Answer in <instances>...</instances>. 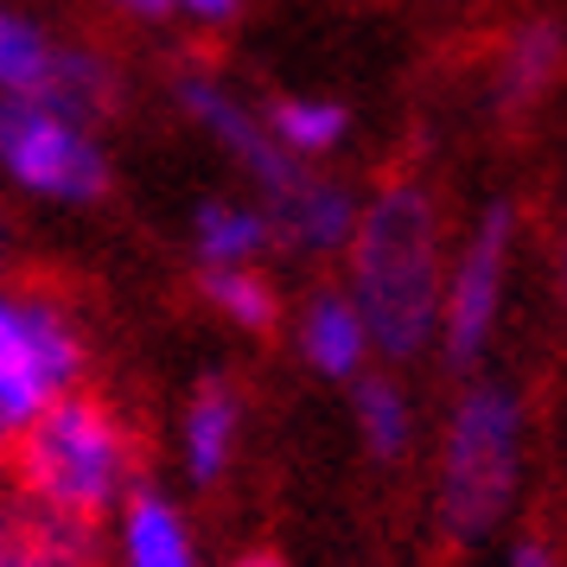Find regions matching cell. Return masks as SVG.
<instances>
[{
  "label": "cell",
  "instance_id": "19",
  "mask_svg": "<svg viewBox=\"0 0 567 567\" xmlns=\"http://www.w3.org/2000/svg\"><path fill=\"white\" fill-rule=\"evenodd\" d=\"M236 7H243V0H173V13L198 20V27H230Z\"/></svg>",
  "mask_w": 567,
  "mask_h": 567
},
{
  "label": "cell",
  "instance_id": "21",
  "mask_svg": "<svg viewBox=\"0 0 567 567\" xmlns=\"http://www.w3.org/2000/svg\"><path fill=\"white\" fill-rule=\"evenodd\" d=\"M122 13H134V20H166L173 13V0H115Z\"/></svg>",
  "mask_w": 567,
  "mask_h": 567
},
{
  "label": "cell",
  "instance_id": "18",
  "mask_svg": "<svg viewBox=\"0 0 567 567\" xmlns=\"http://www.w3.org/2000/svg\"><path fill=\"white\" fill-rule=\"evenodd\" d=\"M205 300L224 312L230 326H243V332H268L275 312H281L268 275H256V268H205Z\"/></svg>",
  "mask_w": 567,
  "mask_h": 567
},
{
  "label": "cell",
  "instance_id": "12",
  "mask_svg": "<svg viewBox=\"0 0 567 567\" xmlns=\"http://www.w3.org/2000/svg\"><path fill=\"white\" fill-rule=\"evenodd\" d=\"M555 71H561V27H555V20L516 27L504 58H497V109H504V115L536 109L542 96L555 90Z\"/></svg>",
  "mask_w": 567,
  "mask_h": 567
},
{
  "label": "cell",
  "instance_id": "3",
  "mask_svg": "<svg viewBox=\"0 0 567 567\" xmlns=\"http://www.w3.org/2000/svg\"><path fill=\"white\" fill-rule=\"evenodd\" d=\"M529 414L511 383H472L446 421L440 446V529L453 542H485L516 504Z\"/></svg>",
  "mask_w": 567,
  "mask_h": 567
},
{
  "label": "cell",
  "instance_id": "20",
  "mask_svg": "<svg viewBox=\"0 0 567 567\" xmlns=\"http://www.w3.org/2000/svg\"><path fill=\"white\" fill-rule=\"evenodd\" d=\"M511 567H561V555H555V548H548V542H516L511 548Z\"/></svg>",
  "mask_w": 567,
  "mask_h": 567
},
{
  "label": "cell",
  "instance_id": "9",
  "mask_svg": "<svg viewBox=\"0 0 567 567\" xmlns=\"http://www.w3.org/2000/svg\"><path fill=\"white\" fill-rule=\"evenodd\" d=\"M300 351H307V363L319 377H332V383H358L363 370H370V358H377L358 307H351L344 293L307 300V312H300Z\"/></svg>",
  "mask_w": 567,
  "mask_h": 567
},
{
  "label": "cell",
  "instance_id": "1",
  "mask_svg": "<svg viewBox=\"0 0 567 567\" xmlns=\"http://www.w3.org/2000/svg\"><path fill=\"white\" fill-rule=\"evenodd\" d=\"M344 261H351L344 300L358 307L370 351L395 363L427 351L440 332V281H446V236L434 198L414 179H395L377 198H363Z\"/></svg>",
  "mask_w": 567,
  "mask_h": 567
},
{
  "label": "cell",
  "instance_id": "11",
  "mask_svg": "<svg viewBox=\"0 0 567 567\" xmlns=\"http://www.w3.org/2000/svg\"><path fill=\"white\" fill-rule=\"evenodd\" d=\"M236 427H243V395L230 383H198V395L185 402V472L198 485H217L230 472V453H236Z\"/></svg>",
  "mask_w": 567,
  "mask_h": 567
},
{
  "label": "cell",
  "instance_id": "7",
  "mask_svg": "<svg viewBox=\"0 0 567 567\" xmlns=\"http://www.w3.org/2000/svg\"><path fill=\"white\" fill-rule=\"evenodd\" d=\"M261 217H268V243H287L300 256H344L351 224H358V198H351V185L300 166L281 192L261 198Z\"/></svg>",
  "mask_w": 567,
  "mask_h": 567
},
{
  "label": "cell",
  "instance_id": "5",
  "mask_svg": "<svg viewBox=\"0 0 567 567\" xmlns=\"http://www.w3.org/2000/svg\"><path fill=\"white\" fill-rule=\"evenodd\" d=\"M0 173L52 205H90L109 185L96 134L45 96H0Z\"/></svg>",
  "mask_w": 567,
  "mask_h": 567
},
{
  "label": "cell",
  "instance_id": "6",
  "mask_svg": "<svg viewBox=\"0 0 567 567\" xmlns=\"http://www.w3.org/2000/svg\"><path fill=\"white\" fill-rule=\"evenodd\" d=\"M511 256H516V210L511 205H485V217L472 224V236L460 243V256L446 261L440 281V351L453 363H478L485 358L497 312L511 293Z\"/></svg>",
  "mask_w": 567,
  "mask_h": 567
},
{
  "label": "cell",
  "instance_id": "15",
  "mask_svg": "<svg viewBox=\"0 0 567 567\" xmlns=\"http://www.w3.org/2000/svg\"><path fill=\"white\" fill-rule=\"evenodd\" d=\"M0 567H96V529L7 511V561Z\"/></svg>",
  "mask_w": 567,
  "mask_h": 567
},
{
  "label": "cell",
  "instance_id": "2",
  "mask_svg": "<svg viewBox=\"0 0 567 567\" xmlns=\"http://www.w3.org/2000/svg\"><path fill=\"white\" fill-rule=\"evenodd\" d=\"M7 465L20 485V511L96 529V516L134 491V434L115 402L71 389L27 427H13Z\"/></svg>",
  "mask_w": 567,
  "mask_h": 567
},
{
  "label": "cell",
  "instance_id": "25",
  "mask_svg": "<svg viewBox=\"0 0 567 567\" xmlns=\"http://www.w3.org/2000/svg\"><path fill=\"white\" fill-rule=\"evenodd\" d=\"M0 561H7V511H0Z\"/></svg>",
  "mask_w": 567,
  "mask_h": 567
},
{
  "label": "cell",
  "instance_id": "24",
  "mask_svg": "<svg viewBox=\"0 0 567 567\" xmlns=\"http://www.w3.org/2000/svg\"><path fill=\"white\" fill-rule=\"evenodd\" d=\"M7 446H13V427H7V421H0V465H7Z\"/></svg>",
  "mask_w": 567,
  "mask_h": 567
},
{
  "label": "cell",
  "instance_id": "4",
  "mask_svg": "<svg viewBox=\"0 0 567 567\" xmlns=\"http://www.w3.org/2000/svg\"><path fill=\"white\" fill-rule=\"evenodd\" d=\"M83 377L78 319L52 293L0 281V421L27 427L58 395H71Z\"/></svg>",
  "mask_w": 567,
  "mask_h": 567
},
{
  "label": "cell",
  "instance_id": "14",
  "mask_svg": "<svg viewBox=\"0 0 567 567\" xmlns=\"http://www.w3.org/2000/svg\"><path fill=\"white\" fill-rule=\"evenodd\" d=\"M261 128H268V141H275L293 166H312V159H326V154L344 147L351 115L338 103H326V96H287V103H275L261 115Z\"/></svg>",
  "mask_w": 567,
  "mask_h": 567
},
{
  "label": "cell",
  "instance_id": "23",
  "mask_svg": "<svg viewBox=\"0 0 567 567\" xmlns=\"http://www.w3.org/2000/svg\"><path fill=\"white\" fill-rule=\"evenodd\" d=\"M236 567H287V561H275V555H243Z\"/></svg>",
  "mask_w": 567,
  "mask_h": 567
},
{
  "label": "cell",
  "instance_id": "16",
  "mask_svg": "<svg viewBox=\"0 0 567 567\" xmlns=\"http://www.w3.org/2000/svg\"><path fill=\"white\" fill-rule=\"evenodd\" d=\"M351 409H358L363 446H370L377 460H402V453H409L414 402H409V389L395 383V377H370V370H363L358 383H351Z\"/></svg>",
  "mask_w": 567,
  "mask_h": 567
},
{
  "label": "cell",
  "instance_id": "17",
  "mask_svg": "<svg viewBox=\"0 0 567 567\" xmlns=\"http://www.w3.org/2000/svg\"><path fill=\"white\" fill-rule=\"evenodd\" d=\"M58 52H64V45L45 39L27 13L0 7V96H39L45 78H52Z\"/></svg>",
  "mask_w": 567,
  "mask_h": 567
},
{
  "label": "cell",
  "instance_id": "22",
  "mask_svg": "<svg viewBox=\"0 0 567 567\" xmlns=\"http://www.w3.org/2000/svg\"><path fill=\"white\" fill-rule=\"evenodd\" d=\"M13 268V224H7V210H0V275Z\"/></svg>",
  "mask_w": 567,
  "mask_h": 567
},
{
  "label": "cell",
  "instance_id": "8",
  "mask_svg": "<svg viewBox=\"0 0 567 567\" xmlns=\"http://www.w3.org/2000/svg\"><path fill=\"white\" fill-rule=\"evenodd\" d=\"M179 103H185V115H192V122H198V128H205L210 141H217V147H224V154H230L236 166L261 185V198H268V192H281V185L300 173V166H293L275 141H268L261 115H249V109L236 103L217 78H205V71H185V78H179Z\"/></svg>",
  "mask_w": 567,
  "mask_h": 567
},
{
  "label": "cell",
  "instance_id": "13",
  "mask_svg": "<svg viewBox=\"0 0 567 567\" xmlns=\"http://www.w3.org/2000/svg\"><path fill=\"white\" fill-rule=\"evenodd\" d=\"M192 249L205 268H256V256L268 249V217H261V205L210 198L192 217Z\"/></svg>",
  "mask_w": 567,
  "mask_h": 567
},
{
  "label": "cell",
  "instance_id": "10",
  "mask_svg": "<svg viewBox=\"0 0 567 567\" xmlns=\"http://www.w3.org/2000/svg\"><path fill=\"white\" fill-rule=\"evenodd\" d=\"M122 567H198L192 529L159 491H128L122 497Z\"/></svg>",
  "mask_w": 567,
  "mask_h": 567
}]
</instances>
